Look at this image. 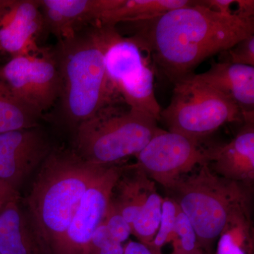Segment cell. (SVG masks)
<instances>
[{"instance_id": "obj_1", "label": "cell", "mask_w": 254, "mask_h": 254, "mask_svg": "<svg viewBox=\"0 0 254 254\" xmlns=\"http://www.w3.org/2000/svg\"><path fill=\"white\" fill-rule=\"evenodd\" d=\"M132 37L148 50L159 68L174 83L190 75L207 58L228 50L254 35V21L224 15L198 1L144 21Z\"/></svg>"}, {"instance_id": "obj_2", "label": "cell", "mask_w": 254, "mask_h": 254, "mask_svg": "<svg viewBox=\"0 0 254 254\" xmlns=\"http://www.w3.org/2000/svg\"><path fill=\"white\" fill-rule=\"evenodd\" d=\"M110 165L88 163L75 153L58 151H52L41 164L26 206L45 254H58L82 197Z\"/></svg>"}, {"instance_id": "obj_3", "label": "cell", "mask_w": 254, "mask_h": 254, "mask_svg": "<svg viewBox=\"0 0 254 254\" xmlns=\"http://www.w3.org/2000/svg\"><path fill=\"white\" fill-rule=\"evenodd\" d=\"M166 190L190 220L205 253L211 254L224 232L253 231L252 186L219 176L208 164L180 177Z\"/></svg>"}, {"instance_id": "obj_4", "label": "cell", "mask_w": 254, "mask_h": 254, "mask_svg": "<svg viewBox=\"0 0 254 254\" xmlns=\"http://www.w3.org/2000/svg\"><path fill=\"white\" fill-rule=\"evenodd\" d=\"M113 28L93 23L58 41L53 50L61 78L62 120L73 131L110 105L105 53Z\"/></svg>"}, {"instance_id": "obj_5", "label": "cell", "mask_w": 254, "mask_h": 254, "mask_svg": "<svg viewBox=\"0 0 254 254\" xmlns=\"http://www.w3.org/2000/svg\"><path fill=\"white\" fill-rule=\"evenodd\" d=\"M159 128L158 120L148 114L117 111L108 105L76 128L75 153L96 165L122 163L136 156Z\"/></svg>"}, {"instance_id": "obj_6", "label": "cell", "mask_w": 254, "mask_h": 254, "mask_svg": "<svg viewBox=\"0 0 254 254\" xmlns=\"http://www.w3.org/2000/svg\"><path fill=\"white\" fill-rule=\"evenodd\" d=\"M192 75L175 83L170 104L160 113L169 131L201 140L225 124L243 120L235 103Z\"/></svg>"}, {"instance_id": "obj_7", "label": "cell", "mask_w": 254, "mask_h": 254, "mask_svg": "<svg viewBox=\"0 0 254 254\" xmlns=\"http://www.w3.org/2000/svg\"><path fill=\"white\" fill-rule=\"evenodd\" d=\"M105 66L112 96L117 92L130 109L160 120L162 110L155 95L153 71L136 41L122 36L115 27L105 50Z\"/></svg>"}, {"instance_id": "obj_8", "label": "cell", "mask_w": 254, "mask_h": 254, "mask_svg": "<svg viewBox=\"0 0 254 254\" xmlns=\"http://www.w3.org/2000/svg\"><path fill=\"white\" fill-rule=\"evenodd\" d=\"M215 147L205 148L201 140L159 128L136 155V165L165 190L180 177L208 164Z\"/></svg>"}, {"instance_id": "obj_9", "label": "cell", "mask_w": 254, "mask_h": 254, "mask_svg": "<svg viewBox=\"0 0 254 254\" xmlns=\"http://www.w3.org/2000/svg\"><path fill=\"white\" fill-rule=\"evenodd\" d=\"M128 165H110L83 194L58 254H88L92 235L104 220L114 190Z\"/></svg>"}, {"instance_id": "obj_10", "label": "cell", "mask_w": 254, "mask_h": 254, "mask_svg": "<svg viewBox=\"0 0 254 254\" xmlns=\"http://www.w3.org/2000/svg\"><path fill=\"white\" fill-rule=\"evenodd\" d=\"M51 152L49 139L38 127L0 133V180L18 190Z\"/></svg>"}, {"instance_id": "obj_11", "label": "cell", "mask_w": 254, "mask_h": 254, "mask_svg": "<svg viewBox=\"0 0 254 254\" xmlns=\"http://www.w3.org/2000/svg\"><path fill=\"white\" fill-rule=\"evenodd\" d=\"M42 31L39 0H0V53L11 58L31 54Z\"/></svg>"}, {"instance_id": "obj_12", "label": "cell", "mask_w": 254, "mask_h": 254, "mask_svg": "<svg viewBox=\"0 0 254 254\" xmlns=\"http://www.w3.org/2000/svg\"><path fill=\"white\" fill-rule=\"evenodd\" d=\"M122 0H39L44 31L58 41L66 39L87 26L99 22L107 11Z\"/></svg>"}, {"instance_id": "obj_13", "label": "cell", "mask_w": 254, "mask_h": 254, "mask_svg": "<svg viewBox=\"0 0 254 254\" xmlns=\"http://www.w3.org/2000/svg\"><path fill=\"white\" fill-rule=\"evenodd\" d=\"M245 125L230 143L215 147L210 170L231 181L253 186L254 112L242 114Z\"/></svg>"}, {"instance_id": "obj_14", "label": "cell", "mask_w": 254, "mask_h": 254, "mask_svg": "<svg viewBox=\"0 0 254 254\" xmlns=\"http://www.w3.org/2000/svg\"><path fill=\"white\" fill-rule=\"evenodd\" d=\"M193 77L231 100L242 114L254 112V66L215 63Z\"/></svg>"}, {"instance_id": "obj_15", "label": "cell", "mask_w": 254, "mask_h": 254, "mask_svg": "<svg viewBox=\"0 0 254 254\" xmlns=\"http://www.w3.org/2000/svg\"><path fill=\"white\" fill-rule=\"evenodd\" d=\"M0 254H46L19 199L0 212Z\"/></svg>"}, {"instance_id": "obj_16", "label": "cell", "mask_w": 254, "mask_h": 254, "mask_svg": "<svg viewBox=\"0 0 254 254\" xmlns=\"http://www.w3.org/2000/svg\"><path fill=\"white\" fill-rule=\"evenodd\" d=\"M30 55L32 99L37 111L42 115L59 100L61 78L53 51L38 48Z\"/></svg>"}, {"instance_id": "obj_17", "label": "cell", "mask_w": 254, "mask_h": 254, "mask_svg": "<svg viewBox=\"0 0 254 254\" xmlns=\"http://www.w3.org/2000/svg\"><path fill=\"white\" fill-rule=\"evenodd\" d=\"M192 2L189 0H122L117 7L103 15L99 23L103 26L115 27L120 23L151 19Z\"/></svg>"}, {"instance_id": "obj_18", "label": "cell", "mask_w": 254, "mask_h": 254, "mask_svg": "<svg viewBox=\"0 0 254 254\" xmlns=\"http://www.w3.org/2000/svg\"><path fill=\"white\" fill-rule=\"evenodd\" d=\"M41 117L0 81V133L36 128Z\"/></svg>"}, {"instance_id": "obj_19", "label": "cell", "mask_w": 254, "mask_h": 254, "mask_svg": "<svg viewBox=\"0 0 254 254\" xmlns=\"http://www.w3.org/2000/svg\"><path fill=\"white\" fill-rule=\"evenodd\" d=\"M30 55L13 57L3 66H0V81L2 82L18 99L38 113L33 104L31 96Z\"/></svg>"}, {"instance_id": "obj_20", "label": "cell", "mask_w": 254, "mask_h": 254, "mask_svg": "<svg viewBox=\"0 0 254 254\" xmlns=\"http://www.w3.org/2000/svg\"><path fill=\"white\" fill-rule=\"evenodd\" d=\"M163 198L157 191L151 190L141 207L139 213L131 225V234L139 242L149 248L160 226Z\"/></svg>"}, {"instance_id": "obj_21", "label": "cell", "mask_w": 254, "mask_h": 254, "mask_svg": "<svg viewBox=\"0 0 254 254\" xmlns=\"http://www.w3.org/2000/svg\"><path fill=\"white\" fill-rule=\"evenodd\" d=\"M173 251L171 254H202L194 228L180 206L177 211L173 237Z\"/></svg>"}, {"instance_id": "obj_22", "label": "cell", "mask_w": 254, "mask_h": 254, "mask_svg": "<svg viewBox=\"0 0 254 254\" xmlns=\"http://www.w3.org/2000/svg\"><path fill=\"white\" fill-rule=\"evenodd\" d=\"M178 208V204L173 198L169 196L163 198L160 226L149 247L153 254H162L164 246L171 241Z\"/></svg>"}, {"instance_id": "obj_23", "label": "cell", "mask_w": 254, "mask_h": 254, "mask_svg": "<svg viewBox=\"0 0 254 254\" xmlns=\"http://www.w3.org/2000/svg\"><path fill=\"white\" fill-rule=\"evenodd\" d=\"M247 247L253 248L252 236L240 230H230L219 237L216 254H250Z\"/></svg>"}, {"instance_id": "obj_24", "label": "cell", "mask_w": 254, "mask_h": 254, "mask_svg": "<svg viewBox=\"0 0 254 254\" xmlns=\"http://www.w3.org/2000/svg\"><path fill=\"white\" fill-rule=\"evenodd\" d=\"M103 222L115 242L123 244L131 235L129 224L123 218L118 209L115 208L112 199L105 214Z\"/></svg>"}, {"instance_id": "obj_25", "label": "cell", "mask_w": 254, "mask_h": 254, "mask_svg": "<svg viewBox=\"0 0 254 254\" xmlns=\"http://www.w3.org/2000/svg\"><path fill=\"white\" fill-rule=\"evenodd\" d=\"M227 51L230 57L229 63L254 66V35L242 40Z\"/></svg>"}, {"instance_id": "obj_26", "label": "cell", "mask_w": 254, "mask_h": 254, "mask_svg": "<svg viewBox=\"0 0 254 254\" xmlns=\"http://www.w3.org/2000/svg\"><path fill=\"white\" fill-rule=\"evenodd\" d=\"M235 1V0H203L198 2L213 11L229 16L233 14L232 6Z\"/></svg>"}, {"instance_id": "obj_27", "label": "cell", "mask_w": 254, "mask_h": 254, "mask_svg": "<svg viewBox=\"0 0 254 254\" xmlns=\"http://www.w3.org/2000/svg\"><path fill=\"white\" fill-rule=\"evenodd\" d=\"M237 9L233 14L244 20L254 21V1L253 0H235Z\"/></svg>"}, {"instance_id": "obj_28", "label": "cell", "mask_w": 254, "mask_h": 254, "mask_svg": "<svg viewBox=\"0 0 254 254\" xmlns=\"http://www.w3.org/2000/svg\"><path fill=\"white\" fill-rule=\"evenodd\" d=\"M19 199L18 190L0 180V212L12 200Z\"/></svg>"}, {"instance_id": "obj_29", "label": "cell", "mask_w": 254, "mask_h": 254, "mask_svg": "<svg viewBox=\"0 0 254 254\" xmlns=\"http://www.w3.org/2000/svg\"><path fill=\"white\" fill-rule=\"evenodd\" d=\"M123 254H153L146 246L139 242L130 241L125 245Z\"/></svg>"}, {"instance_id": "obj_30", "label": "cell", "mask_w": 254, "mask_h": 254, "mask_svg": "<svg viewBox=\"0 0 254 254\" xmlns=\"http://www.w3.org/2000/svg\"><path fill=\"white\" fill-rule=\"evenodd\" d=\"M125 246L118 242H111L105 247H102L93 254H123Z\"/></svg>"}, {"instance_id": "obj_31", "label": "cell", "mask_w": 254, "mask_h": 254, "mask_svg": "<svg viewBox=\"0 0 254 254\" xmlns=\"http://www.w3.org/2000/svg\"><path fill=\"white\" fill-rule=\"evenodd\" d=\"M209 254L203 253V254Z\"/></svg>"}]
</instances>
